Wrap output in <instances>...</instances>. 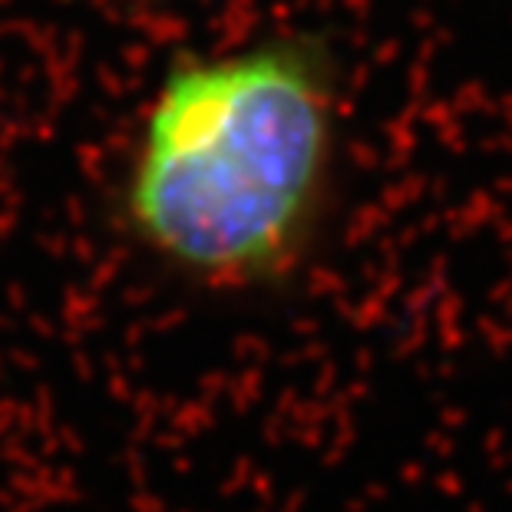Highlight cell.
<instances>
[{
    "instance_id": "6da1fadb",
    "label": "cell",
    "mask_w": 512,
    "mask_h": 512,
    "mask_svg": "<svg viewBox=\"0 0 512 512\" xmlns=\"http://www.w3.org/2000/svg\"><path fill=\"white\" fill-rule=\"evenodd\" d=\"M334 149V80L314 43L182 60L139 129L123 222L139 248L195 285H271L311 248Z\"/></svg>"
}]
</instances>
